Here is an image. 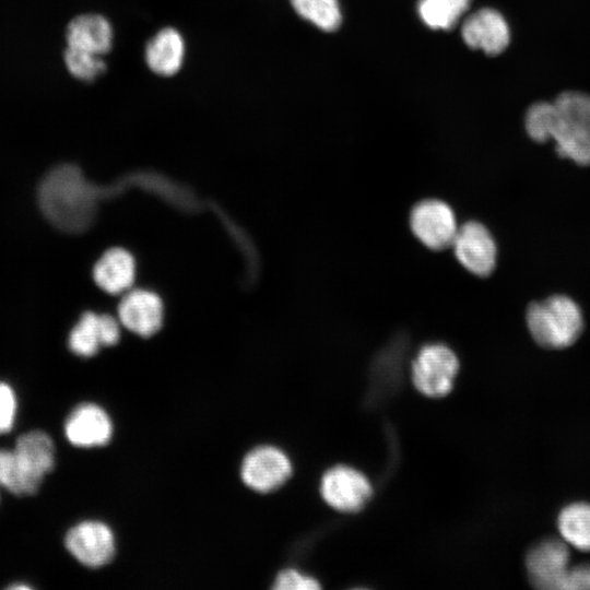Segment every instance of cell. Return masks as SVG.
Instances as JSON below:
<instances>
[{
    "label": "cell",
    "mask_w": 590,
    "mask_h": 590,
    "mask_svg": "<svg viewBox=\"0 0 590 590\" xmlns=\"http://www.w3.org/2000/svg\"><path fill=\"white\" fill-rule=\"evenodd\" d=\"M524 127L535 142L553 140L560 156L590 164V94L566 91L552 102H536L526 113Z\"/></svg>",
    "instance_id": "6da1fadb"
},
{
    "label": "cell",
    "mask_w": 590,
    "mask_h": 590,
    "mask_svg": "<svg viewBox=\"0 0 590 590\" xmlns=\"http://www.w3.org/2000/svg\"><path fill=\"white\" fill-rule=\"evenodd\" d=\"M88 182L71 164L59 165L43 178L38 188L39 206L58 229L76 234L93 224L97 206L90 197Z\"/></svg>",
    "instance_id": "7a4b0ae2"
},
{
    "label": "cell",
    "mask_w": 590,
    "mask_h": 590,
    "mask_svg": "<svg viewBox=\"0 0 590 590\" xmlns=\"http://www.w3.org/2000/svg\"><path fill=\"white\" fill-rule=\"evenodd\" d=\"M527 323L538 344L546 349H564L579 338L583 318L571 298L554 295L530 305Z\"/></svg>",
    "instance_id": "3957f363"
},
{
    "label": "cell",
    "mask_w": 590,
    "mask_h": 590,
    "mask_svg": "<svg viewBox=\"0 0 590 590\" xmlns=\"http://www.w3.org/2000/svg\"><path fill=\"white\" fill-rule=\"evenodd\" d=\"M459 370V361L453 351L445 344L424 345L412 363L414 387L429 398L447 396Z\"/></svg>",
    "instance_id": "277c9868"
},
{
    "label": "cell",
    "mask_w": 590,
    "mask_h": 590,
    "mask_svg": "<svg viewBox=\"0 0 590 590\" xmlns=\"http://www.w3.org/2000/svg\"><path fill=\"white\" fill-rule=\"evenodd\" d=\"M320 493L333 509L354 514L364 508L371 497L368 479L358 470L347 465H335L321 477Z\"/></svg>",
    "instance_id": "5b68a950"
},
{
    "label": "cell",
    "mask_w": 590,
    "mask_h": 590,
    "mask_svg": "<svg viewBox=\"0 0 590 590\" xmlns=\"http://www.w3.org/2000/svg\"><path fill=\"white\" fill-rule=\"evenodd\" d=\"M410 226L415 237L433 250L450 247L459 228L452 209L437 199L415 204L410 214Z\"/></svg>",
    "instance_id": "8992f818"
},
{
    "label": "cell",
    "mask_w": 590,
    "mask_h": 590,
    "mask_svg": "<svg viewBox=\"0 0 590 590\" xmlns=\"http://www.w3.org/2000/svg\"><path fill=\"white\" fill-rule=\"evenodd\" d=\"M243 482L259 493H270L281 487L292 475L288 457L274 446H259L243 460Z\"/></svg>",
    "instance_id": "52a82bcc"
},
{
    "label": "cell",
    "mask_w": 590,
    "mask_h": 590,
    "mask_svg": "<svg viewBox=\"0 0 590 590\" xmlns=\"http://www.w3.org/2000/svg\"><path fill=\"white\" fill-rule=\"evenodd\" d=\"M568 544L562 539H547L533 546L526 558L531 583L543 590H562L569 569Z\"/></svg>",
    "instance_id": "ba28073f"
},
{
    "label": "cell",
    "mask_w": 590,
    "mask_h": 590,
    "mask_svg": "<svg viewBox=\"0 0 590 590\" xmlns=\"http://www.w3.org/2000/svg\"><path fill=\"white\" fill-rule=\"evenodd\" d=\"M66 547L81 564L97 568L108 564L115 554L111 529L101 521H83L66 535Z\"/></svg>",
    "instance_id": "9c48e42d"
},
{
    "label": "cell",
    "mask_w": 590,
    "mask_h": 590,
    "mask_svg": "<svg viewBox=\"0 0 590 590\" xmlns=\"http://www.w3.org/2000/svg\"><path fill=\"white\" fill-rule=\"evenodd\" d=\"M456 258L471 273L485 276L495 268L497 247L489 231L479 222L458 228L451 244Z\"/></svg>",
    "instance_id": "30bf717a"
},
{
    "label": "cell",
    "mask_w": 590,
    "mask_h": 590,
    "mask_svg": "<svg viewBox=\"0 0 590 590\" xmlns=\"http://www.w3.org/2000/svg\"><path fill=\"white\" fill-rule=\"evenodd\" d=\"M461 35L468 46L487 55L503 52L510 43V28L498 11L483 8L469 15L462 24Z\"/></svg>",
    "instance_id": "8fae6325"
},
{
    "label": "cell",
    "mask_w": 590,
    "mask_h": 590,
    "mask_svg": "<svg viewBox=\"0 0 590 590\" xmlns=\"http://www.w3.org/2000/svg\"><path fill=\"white\" fill-rule=\"evenodd\" d=\"M64 433L68 440L75 447H101L110 440L113 424L102 406L83 403L68 416Z\"/></svg>",
    "instance_id": "7c38bea8"
},
{
    "label": "cell",
    "mask_w": 590,
    "mask_h": 590,
    "mask_svg": "<svg viewBox=\"0 0 590 590\" xmlns=\"http://www.w3.org/2000/svg\"><path fill=\"white\" fill-rule=\"evenodd\" d=\"M13 452L35 494L44 476L55 467V446L51 438L39 430L26 433L17 438Z\"/></svg>",
    "instance_id": "4fadbf2b"
},
{
    "label": "cell",
    "mask_w": 590,
    "mask_h": 590,
    "mask_svg": "<svg viewBox=\"0 0 590 590\" xmlns=\"http://www.w3.org/2000/svg\"><path fill=\"white\" fill-rule=\"evenodd\" d=\"M120 322L140 337H151L163 323V303L158 295L135 290L123 296L118 305Z\"/></svg>",
    "instance_id": "5bb4252c"
},
{
    "label": "cell",
    "mask_w": 590,
    "mask_h": 590,
    "mask_svg": "<svg viewBox=\"0 0 590 590\" xmlns=\"http://www.w3.org/2000/svg\"><path fill=\"white\" fill-rule=\"evenodd\" d=\"M66 38L67 47L103 56L111 48L113 28L103 15L82 14L69 23Z\"/></svg>",
    "instance_id": "9a60e30c"
},
{
    "label": "cell",
    "mask_w": 590,
    "mask_h": 590,
    "mask_svg": "<svg viewBox=\"0 0 590 590\" xmlns=\"http://www.w3.org/2000/svg\"><path fill=\"white\" fill-rule=\"evenodd\" d=\"M95 283L109 294H119L131 287L135 278L132 255L122 248L105 251L93 269Z\"/></svg>",
    "instance_id": "2e32d148"
},
{
    "label": "cell",
    "mask_w": 590,
    "mask_h": 590,
    "mask_svg": "<svg viewBox=\"0 0 590 590\" xmlns=\"http://www.w3.org/2000/svg\"><path fill=\"white\" fill-rule=\"evenodd\" d=\"M185 48L181 34L173 27H165L146 43L145 61L156 74L173 75L182 64Z\"/></svg>",
    "instance_id": "e0dca14e"
},
{
    "label": "cell",
    "mask_w": 590,
    "mask_h": 590,
    "mask_svg": "<svg viewBox=\"0 0 590 590\" xmlns=\"http://www.w3.org/2000/svg\"><path fill=\"white\" fill-rule=\"evenodd\" d=\"M557 528L568 545L590 551V504L579 502L564 507L557 517Z\"/></svg>",
    "instance_id": "ac0fdd59"
},
{
    "label": "cell",
    "mask_w": 590,
    "mask_h": 590,
    "mask_svg": "<svg viewBox=\"0 0 590 590\" xmlns=\"http://www.w3.org/2000/svg\"><path fill=\"white\" fill-rule=\"evenodd\" d=\"M471 0H421L418 14L434 30H451L469 9Z\"/></svg>",
    "instance_id": "d6986e66"
},
{
    "label": "cell",
    "mask_w": 590,
    "mask_h": 590,
    "mask_svg": "<svg viewBox=\"0 0 590 590\" xmlns=\"http://www.w3.org/2000/svg\"><path fill=\"white\" fill-rule=\"evenodd\" d=\"M68 343L70 350L79 356L91 357L95 355L103 346L99 315L85 311L72 328Z\"/></svg>",
    "instance_id": "ffe728a7"
},
{
    "label": "cell",
    "mask_w": 590,
    "mask_h": 590,
    "mask_svg": "<svg viewBox=\"0 0 590 590\" xmlns=\"http://www.w3.org/2000/svg\"><path fill=\"white\" fill-rule=\"evenodd\" d=\"M294 10L323 31H334L341 23L337 0H292Z\"/></svg>",
    "instance_id": "44dd1931"
},
{
    "label": "cell",
    "mask_w": 590,
    "mask_h": 590,
    "mask_svg": "<svg viewBox=\"0 0 590 590\" xmlns=\"http://www.w3.org/2000/svg\"><path fill=\"white\" fill-rule=\"evenodd\" d=\"M64 62L69 72L81 81H93L106 70L102 56L67 47Z\"/></svg>",
    "instance_id": "7402d4cb"
},
{
    "label": "cell",
    "mask_w": 590,
    "mask_h": 590,
    "mask_svg": "<svg viewBox=\"0 0 590 590\" xmlns=\"http://www.w3.org/2000/svg\"><path fill=\"white\" fill-rule=\"evenodd\" d=\"M0 485L14 495H33L13 450L0 449Z\"/></svg>",
    "instance_id": "603a6c76"
},
{
    "label": "cell",
    "mask_w": 590,
    "mask_h": 590,
    "mask_svg": "<svg viewBox=\"0 0 590 590\" xmlns=\"http://www.w3.org/2000/svg\"><path fill=\"white\" fill-rule=\"evenodd\" d=\"M273 588L276 590H316L321 587L318 580L310 576L295 569H285L276 576Z\"/></svg>",
    "instance_id": "cb8c5ba5"
},
{
    "label": "cell",
    "mask_w": 590,
    "mask_h": 590,
    "mask_svg": "<svg viewBox=\"0 0 590 590\" xmlns=\"http://www.w3.org/2000/svg\"><path fill=\"white\" fill-rule=\"evenodd\" d=\"M16 411L14 391L10 386L0 382V434L11 430Z\"/></svg>",
    "instance_id": "d4e9b609"
},
{
    "label": "cell",
    "mask_w": 590,
    "mask_h": 590,
    "mask_svg": "<svg viewBox=\"0 0 590 590\" xmlns=\"http://www.w3.org/2000/svg\"><path fill=\"white\" fill-rule=\"evenodd\" d=\"M562 590H590V564L569 567Z\"/></svg>",
    "instance_id": "484cf974"
},
{
    "label": "cell",
    "mask_w": 590,
    "mask_h": 590,
    "mask_svg": "<svg viewBox=\"0 0 590 590\" xmlns=\"http://www.w3.org/2000/svg\"><path fill=\"white\" fill-rule=\"evenodd\" d=\"M101 334L103 346L115 345L120 338L118 321L110 315H99Z\"/></svg>",
    "instance_id": "4316f807"
}]
</instances>
